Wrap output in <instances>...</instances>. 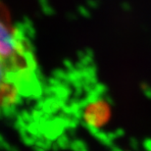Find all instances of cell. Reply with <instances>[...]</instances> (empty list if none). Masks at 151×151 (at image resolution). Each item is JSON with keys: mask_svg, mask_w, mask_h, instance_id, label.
I'll return each mask as SVG.
<instances>
[{"mask_svg": "<svg viewBox=\"0 0 151 151\" xmlns=\"http://www.w3.org/2000/svg\"><path fill=\"white\" fill-rule=\"evenodd\" d=\"M37 63L22 29L0 5V109L31 95L37 83Z\"/></svg>", "mask_w": 151, "mask_h": 151, "instance_id": "1", "label": "cell"}]
</instances>
